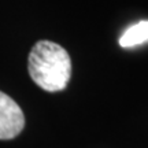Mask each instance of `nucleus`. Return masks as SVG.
<instances>
[{
    "instance_id": "nucleus-1",
    "label": "nucleus",
    "mask_w": 148,
    "mask_h": 148,
    "mask_svg": "<svg viewBox=\"0 0 148 148\" xmlns=\"http://www.w3.org/2000/svg\"><path fill=\"white\" fill-rule=\"evenodd\" d=\"M29 74L47 92L63 90L71 77V59L59 44L41 40L29 53Z\"/></svg>"
},
{
    "instance_id": "nucleus-2",
    "label": "nucleus",
    "mask_w": 148,
    "mask_h": 148,
    "mask_svg": "<svg viewBox=\"0 0 148 148\" xmlns=\"http://www.w3.org/2000/svg\"><path fill=\"white\" fill-rule=\"evenodd\" d=\"M25 126V115L21 107L8 95L0 92V140L16 137Z\"/></svg>"
},
{
    "instance_id": "nucleus-3",
    "label": "nucleus",
    "mask_w": 148,
    "mask_h": 148,
    "mask_svg": "<svg viewBox=\"0 0 148 148\" xmlns=\"http://www.w3.org/2000/svg\"><path fill=\"white\" fill-rule=\"evenodd\" d=\"M145 41H148V21H140L126 29V32L119 38V45L123 48H130Z\"/></svg>"
}]
</instances>
